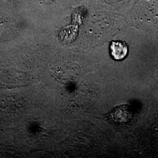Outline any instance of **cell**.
I'll use <instances>...</instances> for the list:
<instances>
[{
	"label": "cell",
	"mask_w": 158,
	"mask_h": 158,
	"mask_svg": "<svg viewBox=\"0 0 158 158\" xmlns=\"http://www.w3.org/2000/svg\"><path fill=\"white\" fill-rule=\"evenodd\" d=\"M135 0H84L93 9L124 15L128 11Z\"/></svg>",
	"instance_id": "3"
},
{
	"label": "cell",
	"mask_w": 158,
	"mask_h": 158,
	"mask_svg": "<svg viewBox=\"0 0 158 158\" xmlns=\"http://www.w3.org/2000/svg\"><path fill=\"white\" fill-rule=\"evenodd\" d=\"M128 46L122 40H113L110 44V52L113 59L121 61L124 60L128 53Z\"/></svg>",
	"instance_id": "4"
},
{
	"label": "cell",
	"mask_w": 158,
	"mask_h": 158,
	"mask_svg": "<svg viewBox=\"0 0 158 158\" xmlns=\"http://www.w3.org/2000/svg\"><path fill=\"white\" fill-rule=\"evenodd\" d=\"M127 21L136 24L158 22V0H135L125 14Z\"/></svg>",
	"instance_id": "2"
},
{
	"label": "cell",
	"mask_w": 158,
	"mask_h": 158,
	"mask_svg": "<svg viewBox=\"0 0 158 158\" xmlns=\"http://www.w3.org/2000/svg\"><path fill=\"white\" fill-rule=\"evenodd\" d=\"M84 0H34L36 15L45 19H57L70 14L72 8Z\"/></svg>",
	"instance_id": "1"
}]
</instances>
